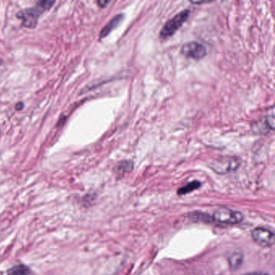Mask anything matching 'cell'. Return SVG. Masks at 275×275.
Instances as JSON below:
<instances>
[{"instance_id": "11", "label": "cell", "mask_w": 275, "mask_h": 275, "mask_svg": "<svg viewBox=\"0 0 275 275\" xmlns=\"http://www.w3.org/2000/svg\"><path fill=\"white\" fill-rule=\"evenodd\" d=\"M201 186L200 182L199 181H193V182H189L186 186H183L180 189L178 190V195H183L188 194V193L192 192L195 190L199 188Z\"/></svg>"}, {"instance_id": "3", "label": "cell", "mask_w": 275, "mask_h": 275, "mask_svg": "<svg viewBox=\"0 0 275 275\" xmlns=\"http://www.w3.org/2000/svg\"><path fill=\"white\" fill-rule=\"evenodd\" d=\"M214 221L223 225H233L240 223L243 219V215L240 211H233L232 209L222 207L214 212L212 215Z\"/></svg>"}, {"instance_id": "12", "label": "cell", "mask_w": 275, "mask_h": 275, "mask_svg": "<svg viewBox=\"0 0 275 275\" xmlns=\"http://www.w3.org/2000/svg\"><path fill=\"white\" fill-rule=\"evenodd\" d=\"M109 3V1H99V2H98V5H100L102 8H104V7L107 6Z\"/></svg>"}, {"instance_id": "1", "label": "cell", "mask_w": 275, "mask_h": 275, "mask_svg": "<svg viewBox=\"0 0 275 275\" xmlns=\"http://www.w3.org/2000/svg\"><path fill=\"white\" fill-rule=\"evenodd\" d=\"M54 4H55L54 1H49V0L42 1L38 3V5L34 8L21 11L17 14V17L22 20V25L24 27L34 29L36 27V25H38L39 17L45 12L50 10L54 6Z\"/></svg>"}, {"instance_id": "7", "label": "cell", "mask_w": 275, "mask_h": 275, "mask_svg": "<svg viewBox=\"0 0 275 275\" xmlns=\"http://www.w3.org/2000/svg\"><path fill=\"white\" fill-rule=\"evenodd\" d=\"M274 128V119L273 116H266L265 118L261 119L257 122H255L252 127V130L255 133L258 134H265L269 133V131L273 130Z\"/></svg>"}, {"instance_id": "5", "label": "cell", "mask_w": 275, "mask_h": 275, "mask_svg": "<svg viewBox=\"0 0 275 275\" xmlns=\"http://www.w3.org/2000/svg\"><path fill=\"white\" fill-rule=\"evenodd\" d=\"M240 161L237 157H223L222 159L213 161L211 165L212 170L219 174H224L227 172L237 169Z\"/></svg>"}, {"instance_id": "9", "label": "cell", "mask_w": 275, "mask_h": 275, "mask_svg": "<svg viewBox=\"0 0 275 275\" xmlns=\"http://www.w3.org/2000/svg\"><path fill=\"white\" fill-rule=\"evenodd\" d=\"M7 273L9 275H30L32 271L27 265L19 264L10 268Z\"/></svg>"}, {"instance_id": "13", "label": "cell", "mask_w": 275, "mask_h": 275, "mask_svg": "<svg viewBox=\"0 0 275 275\" xmlns=\"http://www.w3.org/2000/svg\"><path fill=\"white\" fill-rule=\"evenodd\" d=\"M244 275H269V274H267V273H258V272H255V273H245V274H244Z\"/></svg>"}, {"instance_id": "10", "label": "cell", "mask_w": 275, "mask_h": 275, "mask_svg": "<svg viewBox=\"0 0 275 275\" xmlns=\"http://www.w3.org/2000/svg\"><path fill=\"white\" fill-rule=\"evenodd\" d=\"M244 256L241 252H235L228 256V261L229 263L230 267L232 269H239V267L242 264Z\"/></svg>"}, {"instance_id": "4", "label": "cell", "mask_w": 275, "mask_h": 275, "mask_svg": "<svg viewBox=\"0 0 275 275\" xmlns=\"http://www.w3.org/2000/svg\"><path fill=\"white\" fill-rule=\"evenodd\" d=\"M251 236L255 243L259 244L260 246L270 247L273 245L274 242V234L273 231H271L269 228L263 227L254 228L252 231Z\"/></svg>"}, {"instance_id": "8", "label": "cell", "mask_w": 275, "mask_h": 275, "mask_svg": "<svg viewBox=\"0 0 275 275\" xmlns=\"http://www.w3.org/2000/svg\"><path fill=\"white\" fill-rule=\"evenodd\" d=\"M123 19H124V15L122 14H119L117 15V16H116V17H113V18L106 25L105 27L102 29L101 32H100V39L106 38L107 36L109 35V34L112 33V30H114V29L120 25V22L122 21Z\"/></svg>"}, {"instance_id": "6", "label": "cell", "mask_w": 275, "mask_h": 275, "mask_svg": "<svg viewBox=\"0 0 275 275\" xmlns=\"http://www.w3.org/2000/svg\"><path fill=\"white\" fill-rule=\"evenodd\" d=\"M181 53L186 58L201 59L206 56L207 50L202 44L191 42L185 44L184 46H182Z\"/></svg>"}, {"instance_id": "2", "label": "cell", "mask_w": 275, "mask_h": 275, "mask_svg": "<svg viewBox=\"0 0 275 275\" xmlns=\"http://www.w3.org/2000/svg\"><path fill=\"white\" fill-rule=\"evenodd\" d=\"M190 13V10L182 11L170 21H167L160 32V38L161 39H166L174 35L176 32L182 27L186 20L188 19Z\"/></svg>"}]
</instances>
